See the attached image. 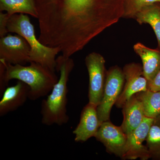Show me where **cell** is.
<instances>
[{"label": "cell", "mask_w": 160, "mask_h": 160, "mask_svg": "<svg viewBox=\"0 0 160 160\" xmlns=\"http://www.w3.org/2000/svg\"><path fill=\"white\" fill-rule=\"evenodd\" d=\"M34 1L40 28L60 37H71L95 29L105 14L101 0Z\"/></svg>", "instance_id": "cell-1"}, {"label": "cell", "mask_w": 160, "mask_h": 160, "mask_svg": "<svg viewBox=\"0 0 160 160\" xmlns=\"http://www.w3.org/2000/svg\"><path fill=\"white\" fill-rule=\"evenodd\" d=\"M55 72L35 62L25 66L12 65L0 60V94H2L9 81L16 79L29 86V100L39 99L48 95L58 81Z\"/></svg>", "instance_id": "cell-2"}, {"label": "cell", "mask_w": 160, "mask_h": 160, "mask_svg": "<svg viewBox=\"0 0 160 160\" xmlns=\"http://www.w3.org/2000/svg\"><path fill=\"white\" fill-rule=\"evenodd\" d=\"M56 71L59 72L58 81L41 106L42 122L43 125L61 126L69 121L67 114L68 82L74 68V62L70 58L61 55L56 59Z\"/></svg>", "instance_id": "cell-3"}, {"label": "cell", "mask_w": 160, "mask_h": 160, "mask_svg": "<svg viewBox=\"0 0 160 160\" xmlns=\"http://www.w3.org/2000/svg\"><path fill=\"white\" fill-rule=\"evenodd\" d=\"M8 32L16 33L26 39L30 47L29 63L41 64L53 71H56V56L61 52L58 47L45 46L37 39L34 26L27 14L17 13L12 15L7 22Z\"/></svg>", "instance_id": "cell-4"}, {"label": "cell", "mask_w": 160, "mask_h": 160, "mask_svg": "<svg viewBox=\"0 0 160 160\" xmlns=\"http://www.w3.org/2000/svg\"><path fill=\"white\" fill-rule=\"evenodd\" d=\"M125 82L124 72L118 66L112 67L106 72L102 98L97 107L101 123L109 121L112 108L122 93Z\"/></svg>", "instance_id": "cell-5"}, {"label": "cell", "mask_w": 160, "mask_h": 160, "mask_svg": "<svg viewBox=\"0 0 160 160\" xmlns=\"http://www.w3.org/2000/svg\"><path fill=\"white\" fill-rule=\"evenodd\" d=\"M105 60L99 53L92 52L85 59L89 76V102L97 106L102 98L105 81Z\"/></svg>", "instance_id": "cell-6"}, {"label": "cell", "mask_w": 160, "mask_h": 160, "mask_svg": "<svg viewBox=\"0 0 160 160\" xmlns=\"http://www.w3.org/2000/svg\"><path fill=\"white\" fill-rule=\"evenodd\" d=\"M30 47L19 35L8 34L0 39V60L12 65H25L29 61Z\"/></svg>", "instance_id": "cell-7"}, {"label": "cell", "mask_w": 160, "mask_h": 160, "mask_svg": "<svg viewBox=\"0 0 160 160\" xmlns=\"http://www.w3.org/2000/svg\"><path fill=\"white\" fill-rule=\"evenodd\" d=\"M155 119L145 117L138 127L127 134L125 153L122 159L147 160L150 158L149 151L143 145L146 139Z\"/></svg>", "instance_id": "cell-8"}, {"label": "cell", "mask_w": 160, "mask_h": 160, "mask_svg": "<svg viewBox=\"0 0 160 160\" xmlns=\"http://www.w3.org/2000/svg\"><path fill=\"white\" fill-rule=\"evenodd\" d=\"M125 81L122 93L115 103L119 108H122L130 98L138 92L148 89V81L144 76L142 67L139 64L130 63L123 70Z\"/></svg>", "instance_id": "cell-9"}, {"label": "cell", "mask_w": 160, "mask_h": 160, "mask_svg": "<svg viewBox=\"0 0 160 160\" xmlns=\"http://www.w3.org/2000/svg\"><path fill=\"white\" fill-rule=\"evenodd\" d=\"M95 138L102 143L108 152L122 158L127 136L121 126H115L109 120L103 122Z\"/></svg>", "instance_id": "cell-10"}, {"label": "cell", "mask_w": 160, "mask_h": 160, "mask_svg": "<svg viewBox=\"0 0 160 160\" xmlns=\"http://www.w3.org/2000/svg\"><path fill=\"white\" fill-rule=\"evenodd\" d=\"M97 107L89 102L83 108L79 122L73 131L76 142H83L95 137L102 124L98 116Z\"/></svg>", "instance_id": "cell-11"}, {"label": "cell", "mask_w": 160, "mask_h": 160, "mask_svg": "<svg viewBox=\"0 0 160 160\" xmlns=\"http://www.w3.org/2000/svg\"><path fill=\"white\" fill-rule=\"evenodd\" d=\"M29 88L26 83L18 81L14 86L7 87L0 101V116L17 110L29 99Z\"/></svg>", "instance_id": "cell-12"}, {"label": "cell", "mask_w": 160, "mask_h": 160, "mask_svg": "<svg viewBox=\"0 0 160 160\" xmlns=\"http://www.w3.org/2000/svg\"><path fill=\"white\" fill-rule=\"evenodd\" d=\"M122 108L124 118L121 127L127 135L141 125L145 116L142 102L136 94L129 99Z\"/></svg>", "instance_id": "cell-13"}, {"label": "cell", "mask_w": 160, "mask_h": 160, "mask_svg": "<svg viewBox=\"0 0 160 160\" xmlns=\"http://www.w3.org/2000/svg\"><path fill=\"white\" fill-rule=\"evenodd\" d=\"M133 49L142 60L144 76L148 82L151 81L160 70V51L139 43L134 45Z\"/></svg>", "instance_id": "cell-14"}, {"label": "cell", "mask_w": 160, "mask_h": 160, "mask_svg": "<svg viewBox=\"0 0 160 160\" xmlns=\"http://www.w3.org/2000/svg\"><path fill=\"white\" fill-rule=\"evenodd\" d=\"M6 11L9 16L17 13L29 14L38 19L34 0H0V12Z\"/></svg>", "instance_id": "cell-15"}, {"label": "cell", "mask_w": 160, "mask_h": 160, "mask_svg": "<svg viewBox=\"0 0 160 160\" xmlns=\"http://www.w3.org/2000/svg\"><path fill=\"white\" fill-rule=\"evenodd\" d=\"M142 102L145 117L155 119L160 115V91L147 89L136 94Z\"/></svg>", "instance_id": "cell-16"}, {"label": "cell", "mask_w": 160, "mask_h": 160, "mask_svg": "<svg viewBox=\"0 0 160 160\" xmlns=\"http://www.w3.org/2000/svg\"><path fill=\"white\" fill-rule=\"evenodd\" d=\"M138 22L151 26L157 38L160 49V8L152 5L142 9L136 14Z\"/></svg>", "instance_id": "cell-17"}, {"label": "cell", "mask_w": 160, "mask_h": 160, "mask_svg": "<svg viewBox=\"0 0 160 160\" xmlns=\"http://www.w3.org/2000/svg\"><path fill=\"white\" fill-rule=\"evenodd\" d=\"M146 147L150 158L160 160V127L153 124L146 138Z\"/></svg>", "instance_id": "cell-18"}, {"label": "cell", "mask_w": 160, "mask_h": 160, "mask_svg": "<svg viewBox=\"0 0 160 160\" xmlns=\"http://www.w3.org/2000/svg\"><path fill=\"white\" fill-rule=\"evenodd\" d=\"M133 1L136 10V12L137 13L147 6L154 5L155 3L160 4V0H133Z\"/></svg>", "instance_id": "cell-19"}, {"label": "cell", "mask_w": 160, "mask_h": 160, "mask_svg": "<svg viewBox=\"0 0 160 160\" xmlns=\"http://www.w3.org/2000/svg\"><path fill=\"white\" fill-rule=\"evenodd\" d=\"M10 16L7 13H4L2 12H0V37L2 38L6 36L7 33V22Z\"/></svg>", "instance_id": "cell-20"}, {"label": "cell", "mask_w": 160, "mask_h": 160, "mask_svg": "<svg viewBox=\"0 0 160 160\" xmlns=\"http://www.w3.org/2000/svg\"><path fill=\"white\" fill-rule=\"evenodd\" d=\"M148 89L152 91H160V70L153 79L148 82Z\"/></svg>", "instance_id": "cell-21"}, {"label": "cell", "mask_w": 160, "mask_h": 160, "mask_svg": "<svg viewBox=\"0 0 160 160\" xmlns=\"http://www.w3.org/2000/svg\"><path fill=\"white\" fill-rule=\"evenodd\" d=\"M153 124L160 127V115L157 118L155 119Z\"/></svg>", "instance_id": "cell-22"}]
</instances>
